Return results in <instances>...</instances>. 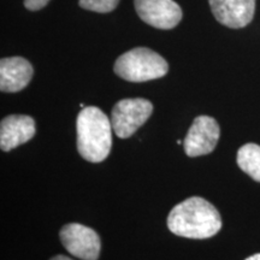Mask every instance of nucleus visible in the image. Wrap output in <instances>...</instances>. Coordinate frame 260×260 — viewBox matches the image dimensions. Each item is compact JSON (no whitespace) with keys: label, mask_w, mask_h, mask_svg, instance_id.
<instances>
[{"label":"nucleus","mask_w":260,"mask_h":260,"mask_svg":"<svg viewBox=\"0 0 260 260\" xmlns=\"http://www.w3.org/2000/svg\"><path fill=\"white\" fill-rule=\"evenodd\" d=\"M245 260H260V253H255V254L248 256V258Z\"/></svg>","instance_id":"obj_15"},{"label":"nucleus","mask_w":260,"mask_h":260,"mask_svg":"<svg viewBox=\"0 0 260 260\" xmlns=\"http://www.w3.org/2000/svg\"><path fill=\"white\" fill-rule=\"evenodd\" d=\"M236 161L239 168L253 180L260 182V146L246 144L237 152Z\"/></svg>","instance_id":"obj_11"},{"label":"nucleus","mask_w":260,"mask_h":260,"mask_svg":"<svg viewBox=\"0 0 260 260\" xmlns=\"http://www.w3.org/2000/svg\"><path fill=\"white\" fill-rule=\"evenodd\" d=\"M32 75L34 69L24 58H3L0 60V89L5 93L19 92L28 86Z\"/></svg>","instance_id":"obj_10"},{"label":"nucleus","mask_w":260,"mask_h":260,"mask_svg":"<svg viewBox=\"0 0 260 260\" xmlns=\"http://www.w3.org/2000/svg\"><path fill=\"white\" fill-rule=\"evenodd\" d=\"M51 260H73V259H70L69 256H65V255H56V256H53Z\"/></svg>","instance_id":"obj_14"},{"label":"nucleus","mask_w":260,"mask_h":260,"mask_svg":"<svg viewBox=\"0 0 260 260\" xmlns=\"http://www.w3.org/2000/svg\"><path fill=\"white\" fill-rule=\"evenodd\" d=\"M211 11L220 24L233 29L246 27L255 12V0H209Z\"/></svg>","instance_id":"obj_8"},{"label":"nucleus","mask_w":260,"mask_h":260,"mask_svg":"<svg viewBox=\"0 0 260 260\" xmlns=\"http://www.w3.org/2000/svg\"><path fill=\"white\" fill-rule=\"evenodd\" d=\"M152 112L153 105L147 99H123L112 109L111 124L113 132L118 138L128 139L147 122Z\"/></svg>","instance_id":"obj_4"},{"label":"nucleus","mask_w":260,"mask_h":260,"mask_svg":"<svg viewBox=\"0 0 260 260\" xmlns=\"http://www.w3.org/2000/svg\"><path fill=\"white\" fill-rule=\"evenodd\" d=\"M112 129L111 121L99 107H83L76 119L77 149L81 157L90 162L105 160L111 152Z\"/></svg>","instance_id":"obj_2"},{"label":"nucleus","mask_w":260,"mask_h":260,"mask_svg":"<svg viewBox=\"0 0 260 260\" xmlns=\"http://www.w3.org/2000/svg\"><path fill=\"white\" fill-rule=\"evenodd\" d=\"M220 129L218 123L210 116H199L184 138L183 147L188 157H200L209 154L218 144Z\"/></svg>","instance_id":"obj_6"},{"label":"nucleus","mask_w":260,"mask_h":260,"mask_svg":"<svg viewBox=\"0 0 260 260\" xmlns=\"http://www.w3.org/2000/svg\"><path fill=\"white\" fill-rule=\"evenodd\" d=\"M60 241L70 254L82 260H98L102 241L95 230L80 223H69L60 230Z\"/></svg>","instance_id":"obj_5"},{"label":"nucleus","mask_w":260,"mask_h":260,"mask_svg":"<svg viewBox=\"0 0 260 260\" xmlns=\"http://www.w3.org/2000/svg\"><path fill=\"white\" fill-rule=\"evenodd\" d=\"M139 17L158 29H172L182 19V10L174 0H134Z\"/></svg>","instance_id":"obj_7"},{"label":"nucleus","mask_w":260,"mask_h":260,"mask_svg":"<svg viewBox=\"0 0 260 260\" xmlns=\"http://www.w3.org/2000/svg\"><path fill=\"white\" fill-rule=\"evenodd\" d=\"M119 0H80L79 4L82 9L88 11L107 14L117 8Z\"/></svg>","instance_id":"obj_12"},{"label":"nucleus","mask_w":260,"mask_h":260,"mask_svg":"<svg viewBox=\"0 0 260 260\" xmlns=\"http://www.w3.org/2000/svg\"><path fill=\"white\" fill-rule=\"evenodd\" d=\"M37 129L30 116L11 115L0 123V147L9 152L34 138Z\"/></svg>","instance_id":"obj_9"},{"label":"nucleus","mask_w":260,"mask_h":260,"mask_svg":"<svg viewBox=\"0 0 260 260\" xmlns=\"http://www.w3.org/2000/svg\"><path fill=\"white\" fill-rule=\"evenodd\" d=\"M113 70L121 79L129 82H146L165 76L169 64L157 52L136 47L117 58Z\"/></svg>","instance_id":"obj_3"},{"label":"nucleus","mask_w":260,"mask_h":260,"mask_svg":"<svg viewBox=\"0 0 260 260\" xmlns=\"http://www.w3.org/2000/svg\"><path fill=\"white\" fill-rule=\"evenodd\" d=\"M50 0H24V6L30 11H38L45 8Z\"/></svg>","instance_id":"obj_13"},{"label":"nucleus","mask_w":260,"mask_h":260,"mask_svg":"<svg viewBox=\"0 0 260 260\" xmlns=\"http://www.w3.org/2000/svg\"><path fill=\"white\" fill-rule=\"evenodd\" d=\"M168 228L177 236L204 240L218 234L222 229V218L218 210L206 199L191 197L170 211Z\"/></svg>","instance_id":"obj_1"}]
</instances>
